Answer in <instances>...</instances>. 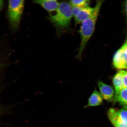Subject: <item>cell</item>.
Returning <instances> with one entry per match:
<instances>
[{
	"label": "cell",
	"mask_w": 127,
	"mask_h": 127,
	"mask_svg": "<svg viewBox=\"0 0 127 127\" xmlns=\"http://www.w3.org/2000/svg\"><path fill=\"white\" fill-rule=\"evenodd\" d=\"M103 2V1L101 0L97 1L93 13L81 23L78 31L81 41L78 53L75 57L76 59L79 60H82L84 49L94 32L96 20Z\"/></svg>",
	"instance_id": "1"
},
{
	"label": "cell",
	"mask_w": 127,
	"mask_h": 127,
	"mask_svg": "<svg viewBox=\"0 0 127 127\" xmlns=\"http://www.w3.org/2000/svg\"><path fill=\"white\" fill-rule=\"evenodd\" d=\"M54 15L50 14L48 19L56 29L58 35L69 30L73 17L71 6L69 3L62 2L55 11Z\"/></svg>",
	"instance_id": "2"
},
{
	"label": "cell",
	"mask_w": 127,
	"mask_h": 127,
	"mask_svg": "<svg viewBox=\"0 0 127 127\" xmlns=\"http://www.w3.org/2000/svg\"><path fill=\"white\" fill-rule=\"evenodd\" d=\"M24 1L9 0L8 16L10 26L13 31H16L20 26L24 7Z\"/></svg>",
	"instance_id": "3"
},
{
	"label": "cell",
	"mask_w": 127,
	"mask_h": 127,
	"mask_svg": "<svg viewBox=\"0 0 127 127\" xmlns=\"http://www.w3.org/2000/svg\"><path fill=\"white\" fill-rule=\"evenodd\" d=\"M113 63L115 67L118 69L127 68V55L121 48L114 55Z\"/></svg>",
	"instance_id": "4"
},
{
	"label": "cell",
	"mask_w": 127,
	"mask_h": 127,
	"mask_svg": "<svg viewBox=\"0 0 127 127\" xmlns=\"http://www.w3.org/2000/svg\"><path fill=\"white\" fill-rule=\"evenodd\" d=\"M33 2L39 5L50 13L57 10L60 3L55 0H34Z\"/></svg>",
	"instance_id": "5"
},
{
	"label": "cell",
	"mask_w": 127,
	"mask_h": 127,
	"mask_svg": "<svg viewBox=\"0 0 127 127\" xmlns=\"http://www.w3.org/2000/svg\"><path fill=\"white\" fill-rule=\"evenodd\" d=\"M94 10V7H91L89 6L83 8L74 17L75 25L81 23L90 17L93 13Z\"/></svg>",
	"instance_id": "6"
},
{
	"label": "cell",
	"mask_w": 127,
	"mask_h": 127,
	"mask_svg": "<svg viewBox=\"0 0 127 127\" xmlns=\"http://www.w3.org/2000/svg\"><path fill=\"white\" fill-rule=\"evenodd\" d=\"M98 85L102 97L107 100L112 99L114 93L112 87L101 81L98 82Z\"/></svg>",
	"instance_id": "7"
},
{
	"label": "cell",
	"mask_w": 127,
	"mask_h": 127,
	"mask_svg": "<svg viewBox=\"0 0 127 127\" xmlns=\"http://www.w3.org/2000/svg\"><path fill=\"white\" fill-rule=\"evenodd\" d=\"M102 98L100 94L95 90L89 98L87 104L84 106V108H85L100 105L102 102Z\"/></svg>",
	"instance_id": "8"
},
{
	"label": "cell",
	"mask_w": 127,
	"mask_h": 127,
	"mask_svg": "<svg viewBox=\"0 0 127 127\" xmlns=\"http://www.w3.org/2000/svg\"><path fill=\"white\" fill-rule=\"evenodd\" d=\"M115 99L127 110V88L116 90Z\"/></svg>",
	"instance_id": "9"
},
{
	"label": "cell",
	"mask_w": 127,
	"mask_h": 127,
	"mask_svg": "<svg viewBox=\"0 0 127 127\" xmlns=\"http://www.w3.org/2000/svg\"><path fill=\"white\" fill-rule=\"evenodd\" d=\"M113 84L116 90H121L124 88L123 81V75L121 71H120L114 76L113 79Z\"/></svg>",
	"instance_id": "10"
},
{
	"label": "cell",
	"mask_w": 127,
	"mask_h": 127,
	"mask_svg": "<svg viewBox=\"0 0 127 127\" xmlns=\"http://www.w3.org/2000/svg\"><path fill=\"white\" fill-rule=\"evenodd\" d=\"M90 1L88 0H72L70 1L69 3L71 7H85L89 6Z\"/></svg>",
	"instance_id": "11"
},
{
	"label": "cell",
	"mask_w": 127,
	"mask_h": 127,
	"mask_svg": "<svg viewBox=\"0 0 127 127\" xmlns=\"http://www.w3.org/2000/svg\"><path fill=\"white\" fill-rule=\"evenodd\" d=\"M117 114L119 118L124 123L127 125V110L125 109H121L117 110Z\"/></svg>",
	"instance_id": "12"
},
{
	"label": "cell",
	"mask_w": 127,
	"mask_h": 127,
	"mask_svg": "<svg viewBox=\"0 0 127 127\" xmlns=\"http://www.w3.org/2000/svg\"><path fill=\"white\" fill-rule=\"evenodd\" d=\"M84 7H71V11L73 17H74Z\"/></svg>",
	"instance_id": "13"
},
{
	"label": "cell",
	"mask_w": 127,
	"mask_h": 127,
	"mask_svg": "<svg viewBox=\"0 0 127 127\" xmlns=\"http://www.w3.org/2000/svg\"><path fill=\"white\" fill-rule=\"evenodd\" d=\"M123 75V81L124 88H127V71H121Z\"/></svg>",
	"instance_id": "14"
},
{
	"label": "cell",
	"mask_w": 127,
	"mask_h": 127,
	"mask_svg": "<svg viewBox=\"0 0 127 127\" xmlns=\"http://www.w3.org/2000/svg\"><path fill=\"white\" fill-rule=\"evenodd\" d=\"M6 64L5 62L4 61V59L0 56V74H1V71L5 67Z\"/></svg>",
	"instance_id": "15"
},
{
	"label": "cell",
	"mask_w": 127,
	"mask_h": 127,
	"mask_svg": "<svg viewBox=\"0 0 127 127\" xmlns=\"http://www.w3.org/2000/svg\"><path fill=\"white\" fill-rule=\"evenodd\" d=\"M9 108L8 107V106H3L0 105V116L5 113Z\"/></svg>",
	"instance_id": "16"
},
{
	"label": "cell",
	"mask_w": 127,
	"mask_h": 127,
	"mask_svg": "<svg viewBox=\"0 0 127 127\" xmlns=\"http://www.w3.org/2000/svg\"><path fill=\"white\" fill-rule=\"evenodd\" d=\"M124 8L125 15L127 19V0L125 1L124 3Z\"/></svg>",
	"instance_id": "17"
},
{
	"label": "cell",
	"mask_w": 127,
	"mask_h": 127,
	"mask_svg": "<svg viewBox=\"0 0 127 127\" xmlns=\"http://www.w3.org/2000/svg\"><path fill=\"white\" fill-rule=\"evenodd\" d=\"M121 48L123 49L124 51L126 53L127 55V42H126L124 44Z\"/></svg>",
	"instance_id": "18"
},
{
	"label": "cell",
	"mask_w": 127,
	"mask_h": 127,
	"mask_svg": "<svg viewBox=\"0 0 127 127\" xmlns=\"http://www.w3.org/2000/svg\"><path fill=\"white\" fill-rule=\"evenodd\" d=\"M126 42H127V41H126Z\"/></svg>",
	"instance_id": "19"
}]
</instances>
